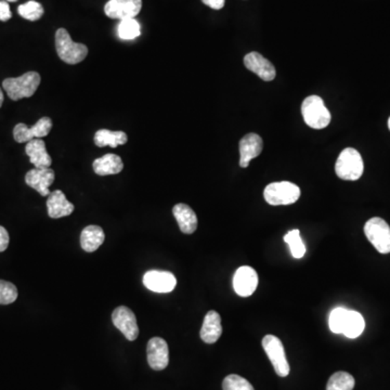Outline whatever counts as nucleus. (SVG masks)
Segmentation results:
<instances>
[{"instance_id": "obj_28", "label": "nucleus", "mask_w": 390, "mask_h": 390, "mask_svg": "<svg viewBox=\"0 0 390 390\" xmlns=\"http://www.w3.org/2000/svg\"><path fill=\"white\" fill-rule=\"evenodd\" d=\"M349 310L345 308H336L331 312L329 318V327L335 334H343L347 316Z\"/></svg>"}, {"instance_id": "obj_19", "label": "nucleus", "mask_w": 390, "mask_h": 390, "mask_svg": "<svg viewBox=\"0 0 390 390\" xmlns=\"http://www.w3.org/2000/svg\"><path fill=\"white\" fill-rule=\"evenodd\" d=\"M222 334L221 318L214 310L207 312L202 325L201 338L206 344H214Z\"/></svg>"}, {"instance_id": "obj_24", "label": "nucleus", "mask_w": 390, "mask_h": 390, "mask_svg": "<svg viewBox=\"0 0 390 390\" xmlns=\"http://www.w3.org/2000/svg\"><path fill=\"white\" fill-rule=\"evenodd\" d=\"M365 327V322L363 316L359 312L349 310L343 334L348 338H357L362 334Z\"/></svg>"}, {"instance_id": "obj_35", "label": "nucleus", "mask_w": 390, "mask_h": 390, "mask_svg": "<svg viewBox=\"0 0 390 390\" xmlns=\"http://www.w3.org/2000/svg\"><path fill=\"white\" fill-rule=\"evenodd\" d=\"M3 90L0 88V107H3Z\"/></svg>"}, {"instance_id": "obj_5", "label": "nucleus", "mask_w": 390, "mask_h": 390, "mask_svg": "<svg viewBox=\"0 0 390 390\" xmlns=\"http://www.w3.org/2000/svg\"><path fill=\"white\" fill-rule=\"evenodd\" d=\"M301 189L299 186L288 182H273L266 186L263 197L273 206L291 205L299 201Z\"/></svg>"}, {"instance_id": "obj_8", "label": "nucleus", "mask_w": 390, "mask_h": 390, "mask_svg": "<svg viewBox=\"0 0 390 390\" xmlns=\"http://www.w3.org/2000/svg\"><path fill=\"white\" fill-rule=\"evenodd\" d=\"M52 120L49 118H41L35 125L28 127L25 124H18L13 129V138L17 142L25 143L33 139L43 138L52 131Z\"/></svg>"}, {"instance_id": "obj_22", "label": "nucleus", "mask_w": 390, "mask_h": 390, "mask_svg": "<svg viewBox=\"0 0 390 390\" xmlns=\"http://www.w3.org/2000/svg\"><path fill=\"white\" fill-rule=\"evenodd\" d=\"M105 235L103 229L99 226H88L80 235V246L85 252H96L105 242Z\"/></svg>"}, {"instance_id": "obj_33", "label": "nucleus", "mask_w": 390, "mask_h": 390, "mask_svg": "<svg viewBox=\"0 0 390 390\" xmlns=\"http://www.w3.org/2000/svg\"><path fill=\"white\" fill-rule=\"evenodd\" d=\"M9 241H10V237H9L8 231L0 226V252H5L8 248Z\"/></svg>"}, {"instance_id": "obj_18", "label": "nucleus", "mask_w": 390, "mask_h": 390, "mask_svg": "<svg viewBox=\"0 0 390 390\" xmlns=\"http://www.w3.org/2000/svg\"><path fill=\"white\" fill-rule=\"evenodd\" d=\"M25 152L35 169H49L52 164V156L47 152L46 143L41 139L28 141Z\"/></svg>"}, {"instance_id": "obj_1", "label": "nucleus", "mask_w": 390, "mask_h": 390, "mask_svg": "<svg viewBox=\"0 0 390 390\" xmlns=\"http://www.w3.org/2000/svg\"><path fill=\"white\" fill-rule=\"evenodd\" d=\"M56 54L65 63H80L88 56V48L84 43H75L65 28H59L56 33Z\"/></svg>"}, {"instance_id": "obj_16", "label": "nucleus", "mask_w": 390, "mask_h": 390, "mask_svg": "<svg viewBox=\"0 0 390 390\" xmlns=\"http://www.w3.org/2000/svg\"><path fill=\"white\" fill-rule=\"evenodd\" d=\"M263 139L256 133H248L240 141V166L246 169L250 161L260 155L263 151Z\"/></svg>"}, {"instance_id": "obj_17", "label": "nucleus", "mask_w": 390, "mask_h": 390, "mask_svg": "<svg viewBox=\"0 0 390 390\" xmlns=\"http://www.w3.org/2000/svg\"><path fill=\"white\" fill-rule=\"evenodd\" d=\"M47 209L50 218L58 219L62 217L69 216L74 212V205L65 197V194L61 190H56L49 194L47 199Z\"/></svg>"}, {"instance_id": "obj_6", "label": "nucleus", "mask_w": 390, "mask_h": 390, "mask_svg": "<svg viewBox=\"0 0 390 390\" xmlns=\"http://www.w3.org/2000/svg\"><path fill=\"white\" fill-rule=\"evenodd\" d=\"M365 233L367 240L380 254L390 252V227L385 220L380 217L371 218L365 224Z\"/></svg>"}, {"instance_id": "obj_30", "label": "nucleus", "mask_w": 390, "mask_h": 390, "mask_svg": "<svg viewBox=\"0 0 390 390\" xmlns=\"http://www.w3.org/2000/svg\"><path fill=\"white\" fill-rule=\"evenodd\" d=\"M224 390H255L248 380H245L240 375L231 374L224 380L222 382Z\"/></svg>"}, {"instance_id": "obj_14", "label": "nucleus", "mask_w": 390, "mask_h": 390, "mask_svg": "<svg viewBox=\"0 0 390 390\" xmlns=\"http://www.w3.org/2000/svg\"><path fill=\"white\" fill-rule=\"evenodd\" d=\"M244 64L248 71L255 73L265 82H271L276 78L277 72L274 65L258 52H250L246 54L244 58Z\"/></svg>"}, {"instance_id": "obj_31", "label": "nucleus", "mask_w": 390, "mask_h": 390, "mask_svg": "<svg viewBox=\"0 0 390 390\" xmlns=\"http://www.w3.org/2000/svg\"><path fill=\"white\" fill-rule=\"evenodd\" d=\"M18 299V290L14 284L0 280V305H10Z\"/></svg>"}, {"instance_id": "obj_9", "label": "nucleus", "mask_w": 390, "mask_h": 390, "mask_svg": "<svg viewBox=\"0 0 390 390\" xmlns=\"http://www.w3.org/2000/svg\"><path fill=\"white\" fill-rule=\"evenodd\" d=\"M112 321L115 327H118L130 342L138 338L139 327L137 318L127 307L120 306L115 309L112 314Z\"/></svg>"}, {"instance_id": "obj_23", "label": "nucleus", "mask_w": 390, "mask_h": 390, "mask_svg": "<svg viewBox=\"0 0 390 390\" xmlns=\"http://www.w3.org/2000/svg\"><path fill=\"white\" fill-rule=\"evenodd\" d=\"M96 146L99 148L103 147H111V148H116L118 146H122L127 142L128 137L124 131H111L107 129H100L96 133L95 138Z\"/></svg>"}, {"instance_id": "obj_10", "label": "nucleus", "mask_w": 390, "mask_h": 390, "mask_svg": "<svg viewBox=\"0 0 390 390\" xmlns=\"http://www.w3.org/2000/svg\"><path fill=\"white\" fill-rule=\"evenodd\" d=\"M142 8V0H110L105 7V12L109 18L126 20L135 19Z\"/></svg>"}, {"instance_id": "obj_32", "label": "nucleus", "mask_w": 390, "mask_h": 390, "mask_svg": "<svg viewBox=\"0 0 390 390\" xmlns=\"http://www.w3.org/2000/svg\"><path fill=\"white\" fill-rule=\"evenodd\" d=\"M12 13L10 11V6L7 1H0V21L6 22L10 20Z\"/></svg>"}, {"instance_id": "obj_20", "label": "nucleus", "mask_w": 390, "mask_h": 390, "mask_svg": "<svg viewBox=\"0 0 390 390\" xmlns=\"http://www.w3.org/2000/svg\"><path fill=\"white\" fill-rule=\"evenodd\" d=\"M173 214L178 222L179 229L184 235H192L197 228V217L191 207L186 204H177L173 206Z\"/></svg>"}, {"instance_id": "obj_37", "label": "nucleus", "mask_w": 390, "mask_h": 390, "mask_svg": "<svg viewBox=\"0 0 390 390\" xmlns=\"http://www.w3.org/2000/svg\"><path fill=\"white\" fill-rule=\"evenodd\" d=\"M7 1H11V3H14V1H17V0H7Z\"/></svg>"}, {"instance_id": "obj_34", "label": "nucleus", "mask_w": 390, "mask_h": 390, "mask_svg": "<svg viewBox=\"0 0 390 390\" xmlns=\"http://www.w3.org/2000/svg\"><path fill=\"white\" fill-rule=\"evenodd\" d=\"M202 1L215 10H220L225 6V0H202Z\"/></svg>"}, {"instance_id": "obj_4", "label": "nucleus", "mask_w": 390, "mask_h": 390, "mask_svg": "<svg viewBox=\"0 0 390 390\" xmlns=\"http://www.w3.org/2000/svg\"><path fill=\"white\" fill-rule=\"evenodd\" d=\"M365 164L356 149L347 148L337 158L335 171L337 176L347 182H356L362 176Z\"/></svg>"}, {"instance_id": "obj_11", "label": "nucleus", "mask_w": 390, "mask_h": 390, "mask_svg": "<svg viewBox=\"0 0 390 390\" xmlns=\"http://www.w3.org/2000/svg\"><path fill=\"white\" fill-rule=\"evenodd\" d=\"M143 284L155 293H171L176 288L177 280L169 271L151 270L143 277Z\"/></svg>"}, {"instance_id": "obj_3", "label": "nucleus", "mask_w": 390, "mask_h": 390, "mask_svg": "<svg viewBox=\"0 0 390 390\" xmlns=\"http://www.w3.org/2000/svg\"><path fill=\"white\" fill-rule=\"evenodd\" d=\"M301 114L307 125L314 129H323L327 127L332 120L331 113L324 105L323 100L319 96H310L303 100Z\"/></svg>"}, {"instance_id": "obj_29", "label": "nucleus", "mask_w": 390, "mask_h": 390, "mask_svg": "<svg viewBox=\"0 0 390 390\" xmlns=\"http://www.w3.org/2000/svg\"><path fill=\"white\" fill-rule=\"evenodd\" d=\"M19 14L22 18L28 21H37L43 17V8L41 3L37 1H28V3L21 5L18 9Z\"/></svg>"}, {"instance_id": "obj_2", "label": "nucleus", "mask_w": 390, "mask_h": 390, "mask_svg": "<svg viewBox=\"0 0 390 390\" xmlns=\"http://www.w3.org/2000/svg\"><path fill=\"white\" fill-rule=\"evenodd\" d=\"M41 75L37 72H28L16 78H7L3 82V87L7 95L13 101L30 98L35 94L41 85Z\"/></svg>"}, {"instance_id": "obj_26", "label": "nucleus", "mask_w": 390, "mask_h": 390, "mask_svg": "<svg viewBox=\"0 0 390 390\" xmlns=\"http://www.w3.org/2000/svg\"><path fill=\"white\" fill-rule=\"evenodd\" d=\"M118 37L122 41H133L140 36V24L135 19L122 20L118 24Z\"/></svg>"}, {"instance_id": "obj_12", "label": "nucleus", "mask_w": 390, "mask_h": 390, "mask_svg": "<svg viewBox=\"0 0 390 390\" xmlns=\"http://www.w3.org/2000/svg\"><path fill=\"white\" fill-rule=\"evenodd\" d=\"M258 285V274L255 269L243 266L235 271L233 277V288L241 297H248L256 291Z\"/></svg>"}, {"instance_id": "obj_21", "label": "nucleus", "mask_w": 390, "mask_h": 390, "mask_svg": "<svg viewBox=\"0 0 390 390\" xmlns=\"http://www.w3.org/2000/svg\"><path fill=\"white\" fill-rule=\"evenodd\" d=\"M92 167L99 176H109L120 173L124 169V164L122 158L116 154H105L102 158L95 160Z\"/></svg>"}, {"instance_id": "obj_36", "label": "nucleus", "mask_w": 390, "mask_h": 390, "mask_svg": "<svg viewBox=\"0 0 390 390\" xmlns=\"http://www.w3.org/2000/svg\"><path fill=\"white\" fill-rule=\"evenodd\" d=\"M388 127H389V130H390V118L389 120H388Z\"/></svg>"}, {"instance_id": "obj_15", "label": "nucleus", "mask_w": 390, "mask_h": 390, "mask_svg": "<svg viewBox=\"0 0 390 390\" xmlns=\"http://www.w3.org/2000/svg\"><path fill=\"white\" fill-rule=\"evenodd\" d=\"M54 182V171L52 169H34L25 176L26 184L39 192L41 197H49V194L52 193L49 186Z\"/></svg>"}, {"instance_id": "obj_7", "label": "nucleus", "mask_w": 390, "mask_h": 390, "mask_svg": "<svg viewBox=\"0 0 390 390\" xmlns=\"http://www.w3.org/2000/svg\"><path fill=\"white\" fill-rule=\"evenodd\" d=\"M263 347L277 374L281 378H286L290 374V365L286 359L283 344L280 338L274 335H266L263 338Z\"/></svg>"}, {"instance_id": "obj_27", "label": "nucleus", "mask_w": 390, "mask_h": 390, "mask_svg": "<svg viewBox=\"0 0 390 390\" xmlns=\"http://www.w3.org/2000/svg\"><path fill=\"white\" fill-rule=\"evenodd\" d=\"M284 241L288 243L294 258H303L306 254V246L301 240L299 230H292L284 235Z\"/></svg>"}, {"instance_id": "obj_13", "label": "nucleus", "mask_w": 390, "mask_h": 390, "mask_svg": "<svg viewBox=\"0 0 390 390\" xmlns=\"http://www.w3.org/2000/svg\"><path fill=\"white\" fill-rule=\"evenodd\" d=\"M147 352L149 365L153 370L162 371L169 365V345L161 337H153L149 340Z\"/></svg>"}, {"instance_id": "obj_25", "label": "nucleus", "mask_w": 390, "mask_h": 390, "mask_svg": "<svg viewBox=\"0 0 390 390\" xmlns=\"http://www.w3.org/2000/svg\"><path fill=\"white\" fill-rule=\"evenodd\" d=\"M355 384V378L349 373L336 372L329 378L327 390H352Z\"/></svg>"}]
</instances>
